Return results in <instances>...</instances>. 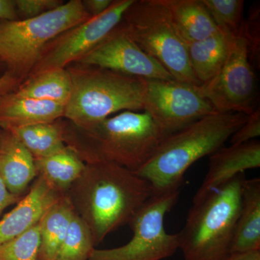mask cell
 <instances>
[{
	"label": "cell",
	"instance_id": "1",
	"mask_svg": "<svg viewBox=\"0 0 260 260\" xmlns=\"http://www.w3.org/2000/svg\"><path fill=\"white\" fill-rule=\"evenodd\" d=\"M66 194L97 246L110 233L129 224L153 191L148 181L129 169L98 162L85 164Z\"/></svg>",
	"mask_w": 260,
	"mask_h": 260
},
{
	"label": "cell",
	"instance_id": "2",
	"mask_svg": "<svg viewBox=\"0 0 260 260\" xmlns=\"http://www.w3.org/2000/svg\"><path fill=\"white\" fill-rule=\"evenodd\" d=\"M64 142L85 164L111 162L136 172L166 138L147 112L124 111L88 125L63 118Z\"/></svg>",
	"mask_w": 260,
	"mask_h": 260
},
{
	"label": "cell",
	"instance_id": "3",
	"mask_svg": "<svg viewBox=\"0 0 260 260\" xmlns=\"http://www.w3.org/2000/svg\"><path fill=\"white\" fill-rule=\"evenodd\" d=\"M241 113H215L164 138L137 175L148 181L153 194L179 191L186 171L197 160L223 147L246 122Z\"/></svg>",
	"mask_w": 260,
	"mask_h": 260
},
{
	"label": "cell",
	"instance_id": "4",
	"mask_svg": "<svg viewBox=\"0 0 260 260\" xmlns=\"http://www.w3.org/2000/svg\"><path fill=\"white\" fill-rule=\"evenodd\" d=\"M244 173L192 201L179 232L184 260H223L231 246L242 207Z\"/></svg>",
	"mask_w": 260,
	"mask_h": 260
},
{
	"label": "cell",
	"instance_id": "5",
	"mask_svg": "<svg viewBox=\"0 0 260 260\" xmlns=\"http://www.w3.org/2000/svg\"><path fill=\"white\" fill-rule=\"evenodd\" d=\"M65 68L72 93L64 119L75 125H88L124 111L143 110L146 80L79 63Z\"/></svg>",
	"mask_w": 260,
	"mask_h": 260
},
{
	"label": "cell",
	"instance_id": "6",
	"mask_svg": "<svg viewBox=\"0 0 260 260\" xmlns=\"http://www.w3.org/2000/svg\"><path fill=\"white\" fill-rule=\"evenodd\" d=\"M92 17L81 0H71L37 18L0 19V61L6 73L20 85L30 75L47 43Z\"/></svg>",
	"mask_w": 260,
	"mask_h": 260
},
{
	"label": "cell",
	"instance_id": "7",
	"mask_svg": "<svg viewBox=\"0 0 260 260\" xmlns=\"http://www.w3.org/2000/svg\"><path fill=\"white\" fill-rule=\"evenodd\" d=\"M126 34L176 81L198 86L187 45L181 40L161 0H135L121 19Z\"/></svg>",
	"mask_w": 260,
	"mask_h": 260
},
{
	"label": "cell",
	"instance_id": "8",
	"mask_svg": "<svg viewBox=\"0 0 260 260\" xmlns=\"http://www.w3.org/2000/svg\"><path fill=\"white\" fill-rule=\"evenodd\" d=\"M179 197V191L153 194L129 222L131 240L113 249L95 248L88 260H162L172 256L179 249V233H167L164 220Z\"/></svg>",
	"mask_w": 260,
	"mask_h": 260
},
{
	"label": "cell",
	"instance_id": "9",
	"mask_svg": "<svg viewBox=\"0 0 260 260\" xmlns=\"http://www.w3.org/2000/svg\"><path fill=\"white\" fill-rule=\"evenodd\" d=\"M195 88L216 112L249 116L256 111V77L249 61V44L242 34L233 37L226 61L218 74Z\"/></svg>",
	"mask_w": 260,
	"mask_h": 260
},
{
	"label": "cell",
	"instance_id": "10",
	"mask_svg": "<svg viewBox=\"0 0 260 260\" xmlns=\"http://www.w3.org/2000/svg\"><path fill=\"white\" fill-rule=\"evenodd\" d=\"M135 0H116L107 11L56 36L47 43L30 75L55 68H65L88 54L120 23Z\"/></svg>",
	"mask_w": 260,
	"mask_h": 260
},
{
	"label": "cell",
	"instance_id": "11",
	"mask_svg": "<svg viewBox=\"0 0 260 260\" xmlns=\"http://www.w3.org/2000/svg\"><path fill=\"white\" fill-rule=\"evenodd\" d=\"M195 87L176 80H146L143 111L166 138L216 113Z\"/></svg>",
	"mask_w": 260,
	"mask_h": 260
},
{
	"label": "cell",
	"instance_id": "12",
	"mask_svg": "<svg viewBox=\"0 0 260 260\" xmlns=\"http://www.w3.org/2000/svg\"><path fill=\"white\" fill-rule=\"evenodd\" d=\"M74 63L99 67L144 80H175L132 40L121 22L100 44Z\"/></svg>",
	"mask_w": 260,
	"mask_h": 260
},
{
	"label": "cell",
	"instance_id": "13",
	"mask_svg": "<svg viewBox=\"0 0 260 260\" xmlns=\"http://www.w3.org/2000/svg\"><path fill=\"white\" fill-rule=\"evenodd\" d=\"M61 195L42 176L30 186L28 194L0 220V244L19 237L42 220Z\"/></svg>",
	"mask_w": 260,
	"mask_h": 260
},
{
	"label": "cell",
	"instance_id": "14",
	"mask_svg": "<svg viewBox=\"0 0 260 260\" xmlns=\"http://www.w3.org/2000/svg\"><path fill=\"white\" fill-rule=\"evenodd\" d=\"M260 167V143L255 140L240 145L222 147L210 155L209 169L192 201L223 185L248 169Z\"/></svg>",
	"mask_w": 260,
	"mask_h": 260
},
{
	"label": "cell",
	"instance_id": "15",
	"mask_svg": "<svg viewBox=\"0 0 260 260\" xmlns=\"http://www.w3.org/2000/svg\"><path fill=\"white\" fill-rule=\"evenodd\" d=\"M64 107L20 96L15 91L0 95V129L13 130L64 118Z\"/></svg>",
	"mask_w": 260,
	"mask_h": 260
},
{
	"label": "cell",
	"instance_id": "16",
	"mask_svg": "<svg viewBox=\"0 0 260 260\" xmlns=\"http://www.w3.org/2000/svg\"><path fill=\"white\" fill-rule=\"evenodd\" d=\"M0 177L12 194L20 196L37 177L31 153L12 132L3 129H0Z\"/></svg>",
	"mask_w": 260,
	"mask_h": 260
},
{
	"label": "cell",
	"instance_id": "17",
	"mask_svg": "<svg viewBox=\"0 0 260 260\" xmlns=\"http://www.w3.org/2000/svg\"><path fill=\"white\" fill-rule=\"evenodd\" d=\"M178 35L186 45L220 31L201 0H161Z\"/></svg>",
	"mask_w": 260,
	"mask_h": 260
},
{
	"label": "cell",
	"instance_id": "18",
	"mask_svg": "<svg viewBox=\"0 0 260 260\" xmlns=\"http://www.w3.org/2000/svg\"><path fill=\"white\" fill-rule=\"evenodd\" d=\"M260 250V179H245L230 254Z\"/></svg>",
	"mask_w": 260,
	"mask_h": 260
},
{
	"label": "cell",
	"instance_id": "19",
	"mask_svg": "<svg viewBox=\"0 0 260 260\" xmlns=\"http://www.w3.org/2000/svg\"><path fill=\"white\" fill-rule=\"evenodd\" d=\"M234 37L220 30L207 39L188 44L191 69L200 85L213 79L221 70Z\"/></svg>",
	"mask_w": 260,
	"mask_h": 260
},
{
	"label": "cell",
	"instance_id": "20",
	"mask_svg": "<svg viewBox=\"0 0 260 260\" xmlns=\"http://www.w3.org/2000/svg\"><path fill=\"white\" fill-rule=\"evenodd\" d=\"M75 214L68 195H61L39 222L40 246L38 260H56Z\"/></svg>",
	"mask_w": 260,
	"mask_h": 260
},
{
	"label": "cell",
	"instance_id": "21",
	"mask_svg": "<svg viewBox=\"0 0 260 260\" xmlns=\"http://www.w3.org/2000/svg\"><path fill=\"white\" fill-rule=\"evenodd\" d=\"M20 96L65 106L72 93V80L66 68H55L30 75L14 90Z\"/></svg>",
	"mask_w": 260,
	"mask_h": 260
},
{
	"label": "cell",
	"instance_id": "22",
	"mask_svg": "<svg viewBox=\"0 0 260 260\" xmlns=\"http://www.w3.org/2000/svg\"><path fill=\"white\" fill-rule=\"evenodd\" d=\"M34 160L37 176L44 177L61 194L68 193L85 167L79 156L67 146L54 155Z\"/></svg>",
	"mask_w": 260,
	"mask_h": 260
},
{
	"label": "cell",
	"instance_id": "23",
	"mask_svg": "<svg viewBox=\"0 0 260 260\" xmlns=\"http://www.w3.org/2000/svg\"><path fill=\"white\" fill-rule=\"evenodd\" d=\"M62 119L61 118L53 122L25 126L10 132L28 149L34 159L45 158L66 148Z\"/></svg>",
	"mask_w": 260,
	"mask_h": 260
},
{
	"label": "cell",
	"instance_id": "24",
	"mask_svg": "<svg viewBox=\"0 0 260 260\" xmlns=\"http://www.w3.org/2000/svg\"><path fill=\"white\" fill-rule=\"evenodd\" d=\"M95 248L91 232L75 212L56 260H88Z\"/></svg>",
	"mask_w": 260,
	"mask_h": 260
},
{
	"label": "cell",
	"instance_id": "25",
	"mask_svg": "<svg viewBox=\"0 0 260 260\" xmlns=\"http://www.w3.org/2000/svg\"><path fill=\"white\" fill-rule=\"evenodd\" d=\"M220 30L233 36L240 34L244 0H201Z\"/></svg>",
	"mask_w": 260,
	"mask_h": 260
},
{
	"label": "cell",
	"instance_id": "26",
	"mask_svg": "<svg viewBox=\"0 0 260 260\" xmlns=\"http://www.w3.org/2000/svg\"><path fill=\"white\" fill-rule=\"evenodd\" d=\"M40 246V225L0 244V260H38Z\"/></svg>",
	"mask_w": 260,
	"mask_h": 260
},
{
	"label": "cell",
	"instance_id": "27",
	"mask_svg": "<svg viewBox=\"0 0 260 260\" xmlns=\"http://www.w3.org/2000/svg\"><path fill=\"white\" fill-rule=\"evenodd\" d=\"M18 20H28L52 11L64 4L61 0H14Z\"/></svg>",
	"mask_w": 260,
	"mask_h": 260
},
{
	"label": "cell",
	"instance_id": "28",
	"mask_svg": "<svg viewBox=\"0 0 260 260\" xmlns=\"http://www.w3.org/2000/svg\"><path fill=\"white\" fill-rule=\"evenodd\" d=\"M260 135L259 108L248 116L246 122L230 138L231 145H240L253 140Z\"/></svg>",
	"mask_w": 260,
	"mask_h": 260
},
{
	"label": "cell",
	"instance_id": "29",
	"mask_svg": "<svg viewBox=\"0 0 260 260\" xmlns=\"http://www.w3.org/2000/svg\"><path fill=\"white\" fill-rule=\"evenodd\" d=\"M23 196L12 194L2 178L0 177V215L10 205L17 204L23 199Z\"/></svg>",
	"mask_w": 260,
	"mask_h": 260
},
{
	"label": "cell",
	"instance_id": "30",
	"mask_svg": "<svg viewBox=\"0 0 260 260\" xmlns=\"http://www.w3.org/2000/svg\"><path fill=\"white\" fill-rule=\"evenodd\" d=\"M83 4L85 10L91 16L102 15L112 5V0H84Z\"/></svg>",
	"mask_w": 260,
	"mask_h": 260
},
{
	"label": "cell",
	"instance_id": "31",
	"mask_svg": "<svg viewBox=\"0 0 260 260\" xmlns=\"http://www.w3.org/2000/svg\"><path fill=\"white\" fill-rule=\"evenodd\" d=\"M0 19L18 20L15 11L14 0H0Z\"/></svg>",
	"mask_w": 260,
	"mask_h": 260
},
{
	"label": "cell",
	"instance_id": "32",
	"mask_svg": "<svg viewBox=\"0 0 260 260\" xmlns=\"http://www.w3.org/2000/svg\"><path fill=\"white\" fill-rule=\"evenodd\" d=\"M19 85L20 83L16 80L10 76L8 73H5L0 78V94L14 91L18 88Z\"/></svg>",
	"mask_w": 260,
	"mask_h": 260
},
{
	"label": "cell",
	"instance_id": "33",
	"mask_svg": "<svg viewBox=\"0 0 260 260\" xmlns=\"http://www.w3.org/2000/svg\"><path fill=\"white\" fill-rule=\"evenodd\" d=\"M223 260H260V250L234 253Z\"/></svg>",
	"mask_w": 260,
	"mask_h": 260
},
{
	"label": "cell",
	"instance_id": "34",
	"mask_svg": "<svg viewBox=\"0 0 260 260\" xmlns=\"http://www.w3.org/2000/svg\"><path fill=\"white\" fill-rule=\"evenodd\" d=\"M5 73H6V68L4 64L0 61V78L4 75Z\"/></svg>",
	"mask_w": 260,
	"mask_h": 260
},
{
	"label": "cell",
	"instance_id": "35",
	"mask_svg": "<svg viewBox=\"0 0 260 260\" xmlns=\"http://www.w3.org/2000/svg\"><path fill=\"white\" fill-rule=\"evenodd\" d=\"M0 95H2V94H0Z\"/></svg>",
	"mask_w": 260,
	"mask_h": 260
}]
</instances>
